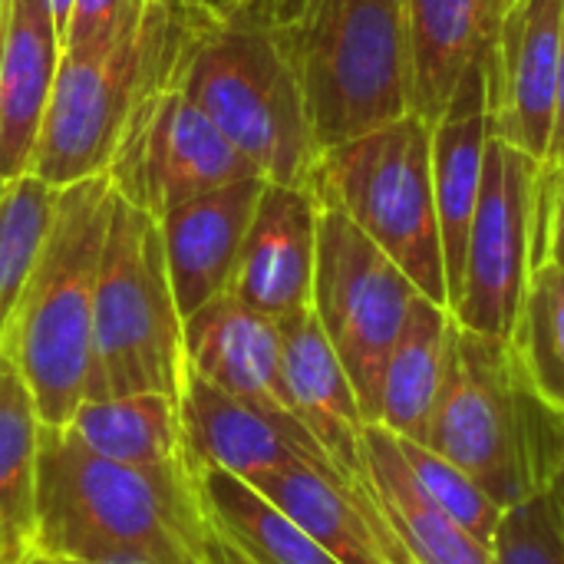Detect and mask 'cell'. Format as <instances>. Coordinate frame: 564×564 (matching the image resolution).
<instances>
[{
    "mask_svg": "<svg viewBox=\"0 0 564 564\" xmlns=\"http://www.w3.org/2000/svg\"><path fill=\"white\" fill-rule=\"evenodd\" d=\"M545 486H549V496L555 502V512H558V525L564 532V420H562V436H558V446L549 459V469H545Z\"/></svg>",
    "mask_w": 564,
    "mask_h": 564,
    "instance_id": "33",
    "label": "cell"
},
{
    "mask_svg": "<svg viewBox=\"0 0 564 564\" xmlns=\"http://www.w3.org/2000/svg\"><path fill=\"white\" fill-rule=\"evenodd\" d=\"M413 112L436 122L456 96L463 76L489 59L512 0H406Z\"/></svg>",
    "mask_w": 564,
    "mask_h": 564,
    "instance_id": "20",
    "label": "cell"
},
{
    "mask_svg": "<svg viewBox=\"0 0 564 564\" xmlns=\"http://www.w3.org/2000/svg\"><path fill=\"white\" fill-rule=\"evenodd\" d=\"M112 198L109 175L59 188L40 254L0 337V354L23 377L50 430L66 426L86 400L96 278Z\"/></svg>",
    "mask_w": 564,
    "mask_h": 564,
    "instance_id": "2",
    "label": "cell"
},
{
    "mask_svg": "<svg viewBox=\"0 0 564 564\" xmlns=\"http://www.w3.org/2000/svg\"><path fill=\"white\" fill-rule=\"evenodd\" d=\"M208 558L212 564H251L238 549H231L225 539H218L215 532H212V545H208Z\"/></svg>",
    "mask_w": 564,
    "mask_h": 564,
    "instance_id": "36",
    "label": "cell"
},
{
    "mask_svg": "<svg viewBox=\"0 0 564 564\" xmlns=\"http://www.w3.org/2000/svg\"><path fill=\"white\" fill-rule=\"evenodd\" d=\"M564 0H512L489 53L492 135L549 159L558 73H562Z\"/></svg>",
    "mask_w": 564,
    "mask_h": 564,
    "instance_id": "13",
    "label": "cell"
},
{
    "mask_svg": "<svg viewBox=\"0 0 564 564\" xmlns=\"http://www.w3.org/2000/svg\"><path fill=\"white\" fill-rule=\"evenodd\" d=\"M509 350L525 387L564 420V268H532Z\"/></svg>",
    "mask_w": 564,
    "mask_h": 564,
    "instance_id": "26",
    "label": "cell"
},
{
    "mask_svg": "<svg viewBox=\"0 0 564 564\" xmlns=\"http://www.w3.org/2000/svg\"><path fill=\"white\" fill-rule=\"evenodd\" d=\"M40 440L36 403L0 354V564H23L36 552Z\"/></svg>",
    "mask_w": 564,
    "mask_h": 564,
    "instance_id": "24",
    "label": "cell"
},
{
    "mask_svg": "<svg viewBox=\"0 0 564 564\" xmlns=\"http://www.w3.org/2000/svg\"><path fill=\"white\" fill-rule=\"evenodd\" d=\"M46 3H50V13H53V23H56L59 36H66V26H69V20H73L76 0H46Z\"/></svg>",
    "mask_w": 564,
    "mask_h": 564,
    "instance_id": "37",
    "label": "cell"
},
{
    "mask_svg": "<svg viewBox=\"0 0 564 564\" xmlns=\"http://www.w3.org/2000/svg\"><path fill=\"white\" fill-rule=\"evenodd\" d=\"M212 525L198 476L106 459L66 430L43 426L36 552L56 562L208 558Z\"/></svg>",
    "mask_w": 564,
    "mask_h": 564,
    "instance_id": "1",
    "label": "cell"
},
{
    "mask_svg": "<svg viewBox=\"0 0 564 564\" xmlns=\"http://www.w3.org/2000/svg\"><path fill=\"white\" fill-rule=\"evenodd\" d=\"M59 430H66L76 443L106 459L152 473L198 476L185 449L182 413L175 397L129 393L83 400L73 420Z\"/></svg>",
    "mask_w": 564,
    "mask_h": 564,
    "instance_id": "23",
    "label": "cell"
},
{
    "mask_svg": "<svg viewBox=\"0 0 564 564\" xmlns=\"http://www.w3.org/2000/svg\"><path fill=\"white\" fill-rule=\"evenodd\" d=\"M564 268V162H542L535 182V231L532 268Z\"/></svg>",
    "mask_w": 564,
    "mask_h": 564,
    "instance_id": "31",
    "label": "cell"
},
{
    "mask_svg": "<svg viewBox=\"0 0 564 564\" xmlns=\"http://www.w3.org/2000/svg\"><path fill=\"white\" fill-rule=\"evenodd\" d=\"M364 446L380 509L413 564H496L492 545L473 539L423 492L406 466L400 440L387 426L367 423Z\"/></svg>",
    "mask_w": 564,
    "mask_h": 564,
    "instance_id": "21",
    "label": "cell"
},
{
    "mask_svg": "<svg viewBox=\"0 0 564 564\" xmlns=\"http://www.w3.org/2000/svg\"><path fill=\"white\" fill-rule=\"evenodd\" d=\"M400 440V436H397ZM400 449L406 456L410 473L416 476V482L423 486V492L449 516L456 519L473 539H479L482 545H492L496 529L502 522V506L456 463H449L446 456L433 453L426 443H410L400 440Z\"/></svg>",
    "mask_w": 564,
    "mask_h": 564,
    "instance_id": "28",
    "label": "cell"
},
{
    "mask_svg": "<svg viewBox=\"0 0 564 564\" xmlns=\"http://www.w3.org/2000/svg\"><path fill=\"white\" fill-rule=\"evenodd\" d=\"M106 175L116 195L159 221L198 195L261 172L175 83H169L139 102Z\"/></svg>",
    "mask_w": 564,
    "mask_h": 564,
    "instance_id": "11",
    "label": "cell"
},
{
    "mask_svg": "<svg viewBox=\"0 0 564 564\" xmlns=\"http://www.w3.org/2000/svg\"><path fill=\"white\" fill-rule=\"evenodd\" d=\"M175 86L268 182L307 185L321 149L284 30L238 17L202 23Z\"/></svg>",
    "mask_w": 564,
    "mask_h": 564,
    "instance_id": "3",
    "label": "cell"
},
{
    "mask_svg": "<svg viewBox=\"0 0 564 564\" xmlns=\"http://www.w3.org/2000/svg\"><path fill=\"white\" fill-rule=\"evenodd\" d=\"M178 413L195 473L221 469L258 482L297 463L330 466V456L291 410L231 397L192 370H185Z\"/></svg>",
    "mask_w": 564,
    "mask_h": 564,
    "instance_id": "12",
    "label": "cell"
},
{
    "mask_svg": "<svg viewBox=\"0 0 564 564\" xmlns=\"http://www.w3.org/2000/svg\"><path fill=\"white\" fill-rule=\"evenodd\" d=\"M248 0H198V10L212 20H235Z\"/></svg>",
    "mask_w": 564,
    "mask_h": 564,
    "instance_id": "35",
    "label": "cell"
},
{
    "mask_svg": "<svg viewBox=\"0 0 564 564\" xmlns=\"http://www.w3.org/2000/svg\"><path fill=\"white\" fill-rule=\"evenodd\" d=\"M307 7L311 0H248L238 20H251V23L274 26V30H294L304 20Z\"/></svg>",
    "mask_w": 564,
    "mask_h": 564,
    "instance_id": "32",
    "label": "cell"
},
{
    "mask_svg": "<svg viewBox=\"0 0 564 564\" xmlns=\"http://www.w3.org/2000/svg\"><path fill=\"white\" fill-rule=\"evenodd\" d=\"M23 564H63V562H56V558H50V555H40V552H33L30 558Z\"/></svg>",
    "mask_w": 564,
    "mask_h": 564,
    "instance_id": "40",
    "label": "cell"
},
{
    "mask_svg": "<svg viewBox=\"0 0 564 564\" xmlns=\"http://www.w3.org/2000/svg\"><path fill=\"white\" fill-rule=\"evenodd\" d=\"M7 7H10V0H0V30H3V20H7Z\"/></svg>",
    "mask_w": 564,
    "mask_h": 564,
    "instance_id": "41",
    "label": "cell"
},
{
    "mask_svg": "<svg viewBox=\"0 0 564 564\" xmlns=\"http://www.w3.org/2000/svg\"><path fill=\"white\" fill-rule=\"evenodd\" d=\"M3 192H7V182L0 178V202H3Z\"/></svg>",
    "mask_w": 564,
    "mask_h": 564,
    "instance_id": "42",
    "label": "cell"
},
{
    "mask_svg": "<svg viewBox=\"0 0 564 564\" xmlns=\"http://www.w3.org/2000/svg\"><path fill=\"white\" fill-rule=\"evenodd\" d=\"M261 175L198 195L159 218L182 321L231 288L248 225L264 192Z\"/></svg>",
    "mask_w": 564,
    "mask_h": 564,
    "instance_id": "16",
    "label": "cell"
},
{
    "mask_svg": "<svg viewBox=\"0 0 564 564\" xmlns=\"http://www.w3.org/2000/svg\"><path fill=\"white\" fill-rule=\"evenodd\" d=\"M558 436L562 416L525 387L509 344L456 324L426 446L466 469L506 509L545 482Z\"/></svg>",
    "mask_w": 564,
    "mask_h": 564,
    "instance_id": "8",
    "label": "cell"
},
{
    "mask_svg": "<svg viewBox=\"0 0 564 564\" xmlns=\"http://www.w3.org/2000/svg\"><path fill=\"white\" fill-rule=\"evenodd\" d=\"M63 59V36L46 0H10L0 30V178L33 169L40 129Z\"/></svg>",
    "mask_w": 564,
    "mask_h": 564,
    "instance_id": "19",
    "label": "cell"
},
{
    "mask_svg": "<svg viewBox=\"0 0 564 564\" xmlns=\"http://www.w3.org/2000/svg\"><path fill=\"white\" fill-rule=\"evenodd\" d=\"M162 3H169L172 10H198V0H162Z\"/></svg>",
    "mask_w": 564,
    "mask_h": 564,
    "instance_id": "39",
    "label": "cell"
},
{
    "mask_svg": "<svg viewBox=\"0 0 564 564\" xmlns=\"http://www.w3.org/2000/svg\"><path fill=\"white\" fill-rule=\"evenodd\" d=\"M185 367L231 397L291 410L281 321L248 307L231 291L185 317Z\"/></svg>",
    "mask_w": 564,
    "mask_h": 564,
    "instance_id": "18",
    "label": "cell"
},
{
    "mask_svg": "<svg viewBox=\"0 0 564 564\" xmlns=\"http://www.w3.org/2000/svg\"><path fill=\"white\" fill-rule=\"evenodd\" d=\"M284 33L321 152L413 112L406 0H311Z\"/></svg>",
    "mask_w": 564,
    "mask_h": 564,
    "instance_id": "7",
    "label": "cell"
},
{
    "mask_svg": "<svg viewBox=\"0 0 564 564\" xmlns=\"http://www.w3.org/2000/svg\"><path fill=\"white\" fill-rule=\"evenodd\" d=\"M489 139H492L489 59H479L476 66H469L456 96L433 122V185H436V212L443 231L449 311L463 288L466 245L482 192Z\"/></svg>",
    "mask_w": 564,
    "mask_h": 564,
    "instance_id": "17",
    "label": "cell"
},
{
    "mask_svg": "<svg viewBox=\"0 0 564 564\" xmlns=\"http://www.w3.org/2000/svg\"><path fill=\"white\" fill-rule=\"evenodd\" d=\"M545 162H564V23H562V73H558V109H555V132Z\"/></svg>",
    "mask_w": 564,
    "mask_h": 564,
    "instance_id": "34",
    "label": "cell"
},
{
    "mask_svg": "<svg viewBox=\"0 0 564 564\" xmlns=\"http://www.w3.org/2000/svg\"><path fill=\"white\" fill-rule=\"evenodd\" d=\"M281 344L291 413L311 430V436L330 456V466L347 486V492L354 499L373 496L377 489L370 479L364 446L367 416L354 393L350 373L337 357L330 337L324 334L314 307L281 321Z\"/></svg>",
    "mask_w": 564,
    "mask_h": 564,
    "instance_id": "14",
    "label": "cell"
},
{
    "mask_svg": "<svg viewBox=\"0 0 564 564\" xmlns=\"http://www.w3.org/2000/svg\"><path fill=\"white\" fill-rule=\"evenodd\" d=\"M420 288L350 218L321 208L314 314L344 360L367 423L380 420V383L390 350Z\"/></svg>",
    "mask_w": 564,
    "mask_h": 564,
    "instance_id": "9",
    "label": "cell"
},
{
    "mask_svg": "<svg viewBox=\"0 0 564 564\" xmlns=\"http://www.w3.org/2000/svg\"><path fill=\"white\" fill-rule=\"evenodd\" d=\"M542 162L492 135L482 192L466 245L463 288L453 304L459 327L509 344L532 278L535 182Z\"/></svg>",
    "mask_w": 564,
    "mask_h": 564,
    "instance_id": "10",
    "label": "cell"
},
{
    "mask_svg": "<svg viewBox=\"0 0 564 564\" xmlns=\"http://www.w3.org/2000/svg\"><path fill=\"white\" fill-rule=\"evenodd\" d=\"M198 496L212 532L251 564H340L284 509L231 473L198 469Z\"/></svg>",
    "mask_w": 564,
    "mask_h": 564,
    "instance_id": "25",
    "label": "cell"
},
{
    "mask_svg": "<svg viewBox=\"0 0 564 564\" xmlns=\"http://www.w3.org/2000/svg\"><path fill=\"white\" fill-rule=\"evenodd\" d=\"M492 555L496 564H564V532L545 482L506 506Z\"/></svg>",
    "mask_w": 564,
    "mask_h": 564,
    "instance_id": "29",
    "label": "cell"
},
{
    "mask_svg": "<svg viewBox=\"0 0 564 564\" xmlns=\"http://www.w3.org/2000/svg\"><path fill=\"white\" fill-rule=\"evenodd\" d=\"M317 218L321 208L304 185L264 182L228 291L274 321L307 311L317 271Z\"/></svg>",
    "mask_w": 564,
    "mask_h": 564,
    "instance_id": "15",
    "label": "cell"
},
{
    "mask_svg": "<svg viewBox=\"0 0 564 564\" xmlns=\"http://www.w3.org/2000/svg\"><path fill=\"white\" fill-rule=\"evenodd\" d=\"M208 20L202 10H172L155 0L119 43L63 53L30 172L53 188L106 175L132 112L145 96L175 83L192 36Z\"/></svg>",
    "mask_w": 564,
    "mask_h": 564,
    "instance_id": "4",
    "label": "cell"
},
{
    "mask_svg": "<svg viewBox=\"0 0 564 564\" xmlns=\"http://www.w3.org/2000/svg\"><path fill=\"white\" fill-rule=\"evenodd\" d=\"M79 564H212V558H185V562H135V558H122V562H79Z\"/></svg>",
    "mask_w": 564,
    "mask_h": 564,
    "instance_id": "38",
    "label": "cell"
},
{
    "mask_svg": "<svg viewBox=\"0 0 564 564\" xmlns=\"http://www.w3.org/2000/svg\"><path fill=\"white\" fill-rule=\"evenodd\" d=\"M155 0H76L63 36V53H96L132 33Z\"/></svg>",
    "mask_w": 564,
    "mask_h": 564,
    "instance_id": "30",
    "label": "cell"
},
{
    "mask_svg": "<svg viewBox=\"0 0 564 564\" xmlns=\"http://www.w3.org/2000/svg\"><path fill=\"white\" fill-rule=\"evenodd\" d=\"M185 370V321L162 228L145 208L116 195L96 278L86 400L129 393L178 400Z\"/></svg>",
    "mask_w": 564,
    "mask_h": 564,
    "instance_id": "6",
    "label": "cell"
},
{
    "mask_svg": "<svg viewBox=\"0 0 564 564\" xmlns=\"http://www.w3.org/2000/svg\"><path fill=\"white\" fill-rule=\"evenodd\" d=\"M317 208L340 212L420 288L449 307L433 185V122L406 112L317 155L304 185Z\"/></svg>",
    "mask_w": 564,
    "mask_h": 564,
    "instance_id": "5",
    "label": "cell"
},
{
    "mask_svg": "<svg viewBox=\"0 0 564 564\" xmlns=\"http://www.w3.org/2000/svg\"><path fill=\"white\" fill-rule=\"evenodd\" d=\"M456 317L449 307L416 297L390 350L380 383V426L410 443H426L446 383Z\"/></svg>",
    "mask_w": 564,
    "mask_h": 564,
    "instance_id": "22",
    "label": "cell"
},
{
    "mask_svg": "<svg viewBox=\"0 0 564 564\" xmlns=\"http://www.w3.org/2000/svg\"><path fill=\"white\" fill-rule=\"evenodd\" d=\"M59 188L46 185L33 172L7 182L0 202V337L33 271L50 218L56 212Z\"/></svg>",
    "mask_w": 564,
    "mask_h": 564,
    "instance_id": "27",
    "label": "cell"
}]
</instances>
